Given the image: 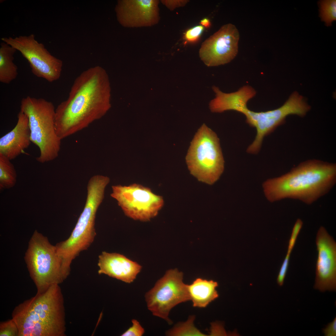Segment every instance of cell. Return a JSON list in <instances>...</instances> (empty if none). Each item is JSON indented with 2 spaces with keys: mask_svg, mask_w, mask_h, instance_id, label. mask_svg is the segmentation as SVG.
Returning <instances> with one entry per match:
<instances>
[{
  "mask_svg": "<svg viewBox=\"0 0 336 336\" xmlns=\"http://www.w3.org/2000/svg\"><path fill=\"white\" fill-rule=\"evenodd\" d=\"M110 88L105 71L96 67L84 71L74 81L68 98L55 109V125L61 139L102 118L110 107Z\"/></svg>",
  "mask_w": 336,
  "mask_h": 336,
  "instance_id": "cell-1",
  "label": "cell"
},
{
  "mask_svg": "<svg viewBox=\"0 0 336 336\" xmlns=\"http://www.w3.org/2000/svg\"><path fill=\"white\" fill-rule=\"evenodd\" d=\"M336 182V164L317 159L301 163L279 177L267 180L262 184L270 202L285 198L311 204L328 193Z\"/></svg>",
  "mask_w": 336,
  "mask_h": 336,
  "instance_id": "cell-2",
  "label": "cell"
},
{
  "mask_svg": "<svg viewBox=\"0 0 336 336\" xmlns=\"http://www.w3.org/2000/svg\"><path fill=\"white\" fill-rule=\"evenodd\" d=\"M64 299L59 284L16 306L12 314L18 329V336H65Z\"/></svg>",
  "mask_w": 336,
  "mask_h": 336,
  "instance_id": "cell-3",
  "label": "cell"
},
{
  "mask_svg": "<svg viewBox=\"0 0 336 336\" xmlns=\"http://www.w3.org/2000/svg\"><path fill=\"white\" fill-rule=\"evenodd\" d=\"M107 185V183L102 179H90L84 209L70 236L67 240L55 245L65 267H70L73 260L81 252L87 250L93 242L96 235L95 228L96 214L104 198Z\"/></svg>",
  "mask_w": 336,
  "mask_h": 336,
  "instance_id": "cell-4",
  "label": "cell"
},
{
  "mask_svg": "<svg viewBox=\"0 0 336 336\" xmlns=\"http://www.w3.org/2000/svg\"><path fill=\"white\" fill-rule=\"evenodd\" d=\"M20 111L28 117L31 142L40 150L36 158L44 163L57 158L61 139L57 135L55 125V109L53 103L43 98L27 96L21 101Z\"/></svg>",
  "mask_w": 336,
  "mask_h": 336,
  "instance_id": "cell-5",
  "label": "cell"
},
{
  "mask_svg": "<svg viewBox=\"0 0 336 336\" xmlns=\"http://www.w3.org/2000/svg\"><path fill=\"white\" fill-rule=\"evenodd\" d=\"M190 173L209 184L217 181L224 169V161L216 134L203 124L191 142L186 157Z\"/></svg>",
  "mask_w": 336,
  "mask_h": 336,
  "instance_id": "cell-6",
  "label": "cell"
},
{
  "mask_svg": "<svg viewBox=\"0 0 336 336\" xmlns=\"http://www.w3.org/2000/svg\"><path fill=\"white\" fill-rule=\"evenodd\" d=\"M24 259L37 293L43 292L51 286L63 282L61 262L55 245L36 230L29 242Z\"/></svg>",
  "mask_w": 336,
  "mask_h": 336,
  "instance_id": "cell-7",
  "label": "cell"
},
{
  "mask_svg": "<svg viewBox=\"0 0 336 336\" xmlns=\"http://www.w3.org/2000/svg\"><path fill=\"white\" fill-rule=\"evenodd\" d=\"M310 109V106L303 97L296 91L277 109L260 112L251 111L248 108L245 109L242 114L245 116L247 123L255 128L257 132L255 139L248 147L247 152L257 154L260 149L264 138L282 124L287 116L294 114L302 117Z\"/></svg>",
  "mask_w": 336,
  "mask_h": 336,
  "instance_id": "cell-8",
  "label": "cell"
},
{
  "mask_svg": "<svg viewBox=\"0 0 336 336\" xmlns=\"http://www.w3.org/2000/svg\"><path fill=\"white\" fill-rule=\"evenodd\" d=\"M148 309L154 316L172 323L169 315L178 304L190 300L187 285L183 282V273L177 269L167 270L144 296Z\"/></svg>",
  "mask_w": 336,
  "mask_h": 336,
  "instance_id": "cell-9",
  "label": "cell"
},
{
  "mask_svg": "<svg viewBox=\"0 0 336 336\" xmlns=\"http://www.w3.org/2000/svg\"><path fill=\"white\" fill-rule=\"evenodd\" d=\"M112 189L111 196L116 200L124 214L134 220L149 221L157 215L164 204L162 197L139 184L113 185Z\"/></svg>",
  "mask_w": 336,
  "mask_h": 336,
  "instance_id": "cell-10",
  "label": "cell"
},
{
  "mask_svg": "<svg viewBox=\"0 0 336 336\" xmlns=\"http://www.w3.org/2000/svg\"><path fill=\"white\" fill-rule=\"evenodd\" d=\"M1 40L21 53L37 77L50 82L60 78L62 61L52 55L43 44L35 39L34 34L2 37Z\"/></svg>",
  "mask_w": 336,
  "mask_h": 336,
  "instance_id": "cell-11",
  "label": "cell"
},
{
  "mask_svg": "<svg viewBox=\"0 0 336 336\" xmlns=\"http://www.w3.org/2000/svg\"><path fill=\"white\" fill-rule=\"evenodd\" d=\"M239 36L234 25L223 26L202 44L199 50L201 60L208 67L230 62L237 54Z\"/></svg>",
  "mask_w": 336,
  "mask_h": 336,
  "instance_id": "cell-12",
  "label": "cell"
},
{
  "mask_svg": "<svg viewBox=\"0 0 336 336\" xmlns=\"http://www.w3.org/2000/svg\"><path fill=\"white\" fill-rule=\"evenodd\" d=\"M318 252L314 287L324 292L336 290V242L323 226L316 235Z\"/></svg>",
  "mask_w": 336,
  "mask_h": 336,
  "instance_id": "cell-13",
  "label": "cell"
},
{
  "mask_svg": "<svg viewBox=\"0 0 336 336\" xmlns=\"http://www.w3.org/2000/svg\"><path fill=\"white\" fill-rule=\"evenodd\" d=\"M159 3L157 0L119 1L116 8L118 20L128 28L154 26L160 19Z\"/></svg>",
  "mask_w": 336,
  "mask_h": 336,
  "instance_id": "cell-14",
  "label": "cell"
},
{
  "mask_svg": "<svg viewBox=\"0 0 336 336\" xmlns=\"http://www.w3.org/2000/svg\"><path fill=\"white\" fill-rule=\"evenodd\" d=\"M98 273L128 283L133 282L142 267L137 262L117 253L102 252L99 256Z\"/></svg>",
  "mask_w": 336,
  "mask_h": 336,
  "instance_id": "cell-15",
  "label": "cell"
},
{
  "mask_svg": "<svg viewBox=\"0 0 336 336\" xmlns=\"http://www.w3.org/2000/svg\"><path fill=\"white\" fill-rule=\"evenodd\" d=\"M31 142L28 118L20 111L14 128L0 138V153L13 160L23 153Z\"/></svg>",
  "mask_w": 336,
  "mask_h": 336,
  "instance_id": "cell-16",
  "label": "cell"
},
{
  "mask_svg": "<svg viewBox=\"0 0 336 336\" xmlns=\"http://www.w3.org/2000/svg\"><path fill=\"white\" fill-rule=\"evenodd\" d=\"M212 89L216 97L210 101L209 108L213 112L233 110L241 113L247 108L249 100L256 94L254 89L248 85L241 87L237 91L229 93L222 92L215 86L212 87Z\"/></svg>",
  "mask_w": 336,
  "mask_h": 336,
  "instance_id": "cell-17",
  "label": "cell"
},
{
  "mask_svg": "<svg viewBox=\"0 0 336 336\" xmlns=\"http://www.w3.org/2000/svg\"><path fill=\"white\" fill-rule=\"evenodd\" d=\"M217 282L198 278L190 285H187L190 300L194 307L205 308L217 298L216 288Z\"/></svg>",
  "mask_w": 336,
  "mask_h": 336,
  "instance_id": "cell-18",
  "label": "cell"
},
{
  "mask_svg": "<svg viewBox=\"0 0 336 336\" xmlns=\"http://www.w3.org/2000/svg\"><path fill=\"white\" fill-rule=\"evenodd\" d=\"M16 50L4 42L0 43V82L9 84L17 77L18 68L13 62Z\"/></svg>",
  "mask_w": 336,
  "mask_h": 336,
  "instance_id": "cell-19",
  "label": "cell"
},
{
  "mask_svg": "<svg viewBox=\"0 0 336 336\" xmlns=\"http://www.w3.org/2000/svg\"><path fill=\"white\" fill-rule=\"evenodd\" d=\"M8 158L0 153V189H9L14 187L17 175L13 164Z\"/></svg>",
  "mask_w": 336,
  "mask_h": 336,
  "instance_id": "cell-20",
  "label": "cell"
},
{
  "mask_svg": "<svg viewBox=\"0 0 336 336\" xmlns=\"http://www.w3.org/2000/svg\"><path fill=\"white\" fill-rule=\"evenodd\" d=\"M195 317H189L186 322L179 323L166 333L167 336H206L195 327L194 322Z\"/></svg>",
  "mask_w": 336,
  "mask_h": 336,
  "instance_id": "cell-21",
  "label": "cell"
},
{
  "mask_svg": "<svg viewBox=\"0 0 336 336\" xmlns=\"http://www.w3.org/2000/svg\"><path fill=\"white\" fill-rule=\"evenodd\" d=\"M320 16L327 26H330L336 20V1L321 0L319 1Z\"/></svg>",
  "mask_w": 336,
  "mask_h": 336,
  "instance_id": "cell-22",
  "label": "cell"
},
{
  "mask_svg": "<svg viewBox=\"0 0 336 336\" xmlns=\"http://www.w3.org/2000/svg\"><path fill=\"white\" fill-rule=\"evenodd\" d=\"M17 325L12 318L0 323V336H18Z\"/></svg>",
  "mask_w": 336,
  "mask_h": 336,
  "instance_id": "cell-23",
  "label": "cell"
},
{
  "mask_svg": "<svg viewBox=\"0 0 336 336\" xmlns=\"http://www.w3.org/2000/svg\"><path fill=\"white\" fill-rule=\"evenodd\" d=\"M202 26H197L187 30L184 33V39L186 42L194 43L200 39L203 31Z\"/></svg>",
  "mask_w": 336,
  "mask_h": 336,
  "instance_id": "cell-24",
  "label": "cell"
},
{
  "mask_svg": "<svg viewBox=\"0 0 336 336\" xmlns=\"http://www.w3.org/2000/svg\"><path fill=\"white\" fill-rule=\"evenodd\" d=\"M132 325L122 334L121 336H142L145 332L144 329L140 322L135 319L131 320Z\"/></svg>",
  "mask_w": 336,
  "mask_h": 336,
  "instance_id": "cell-25",
  "label": "cell"
},
{
  "mask_svg": "<svg viewBox=\"0 0 336 336\" xmlns=\"http://www.w3.org/2000/svg\"><path fill=\"white\" fill-rule=\"evenodd\" d=\"M303 225V222L300 219H298L296 220L292 228L290 238L289 241L287 252H292Z\"/></svg>",
  "mask_w": 336,
  "mask_h": 336,
  "instance_id": "cell-26",
  "label": "cell"
},
{
  "mask_svg": "<svg viewBox=\"0 0 336 336\" xmlns=\"http://www.w3.org/2000/svg\"><path fill=\"white\" fill-rule=\"evenodd\" d=\"M290 255L286 254L278 276L277 282L280 286H282L283 284L288 268Z\"/></svg>",
  "mask_w": 336,
  "mask_h": 336,
  "instance_id": "cell-27",
  "label": "cell"
},
{
  "mask_svg": "<svg viewBox=\"0 0 336 336\" xmlns=\"http://www.w3.org/2000/svg\"><path fill=\"white\" fill-rule=\"evenodd\" d=\"M162 3L170 11L176 8L184 6L189 2L186 0H162Z\"/></svg>",
  "mask_w": 336,
  "mask_h": 336,
  "instance_id": "cell-28",
  "label": "cell"
},
{
  "mask_svg": "<svg viewBox=\"0 0 336 336\" xmlns=\"http://www.w3.org/2000/svg\"><path fill=\"white\" fill-rule=\"evenodd\" d=\"M322 332L325 336H336V317L333 321L329 323L324 328L322 329Z\"/></svg>",
  "mask_w": 336,
  "mask_h": 336,
  "instance_id": "cell-29",
  "label": "cell"
},
{
  "mask_svg": "<svg viewBox=\"0 0 336 336\" xmlns=\"http://www.w3.org/2000/svg\"><path fill=\"white\" fill-rule=\"evenodd\" d=\"M202 26L206 28H208L211 26V23L209 20L206 18L202 19L200 22Z\"/></svg>",
  "mask_w": 336,
  "mask_h": 336,
  "instance_id": "cell-30",
  "label": "cell"
}]
</instances>
